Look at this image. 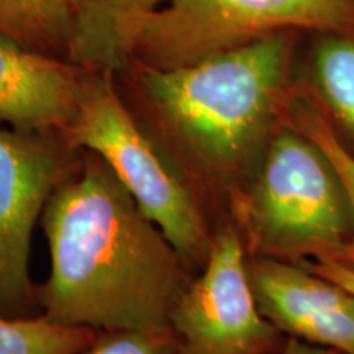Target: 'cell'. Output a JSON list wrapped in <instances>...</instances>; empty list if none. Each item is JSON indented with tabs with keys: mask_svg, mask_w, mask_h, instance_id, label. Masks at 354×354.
<instances>
[{
	"mask_svg": "<svg viewBox=\"0 0 354 354\" xmlns=\"http://www.w3.org/2000/svg\"><path fill=\"white\" fill-rule=\"evenodd\" d=\"M292 32L197 63L158 69L130 61L115 86L133 117L218 230L284 122Z\"/></svg>",
	"mask_w": 354,
	"mask_h": 354,
	"instance_id": "cell-1",
	"label": "cell"
},
{
	"mask_svg": "<svg viewBox=\"0 0 354 354\" xmlns=\"http://www.w3.org/2000/svg\"><path fill=\"white\" fill-rule=\"evenodd\" d=\"M39 227L51 266L35 299L39 315L59 325L169 328L172 308L197 276L91 149L48 201Z\"/></svg>",
	"mask_w": 354,
	"mask_h": 354,
	"instance_id": "cell-2",
	"label": "cell"
},
{
	"mask_svg": "<svg viewBox=\"0 0 354 354\" xmlns=\"http://www.w3.org/2000/svg\"><path fill=\"white\" fill-rule=\"evenodd\" d=\"M246 254L286 263L333 259L353 238L346 192L326 154L286 120L232 209Z\"/></svg>",
	"mask_w": 354,
	"mask_h": 354,
	"instance_id": "cell-3",
	"label": "cell"
},
{
	"mask_svg": "<svg viewBox=\"0 0 354 354\" xmlns=\"http://www.w3.org/2000/svg\"><path fill=\"white\" fill-rule=\"evenodd\" d=\"M71 138L105 159L141 212L192 271L209 259L216 228L165 154L146 135L115 86V74L86 71Z\"/></svg>",
	"mask_w": 354,
	"mask_h": 354,
	"instance_id": "cell-4",
	"label": "cell"
},
{
	"mask_svg": "<svg viewBox=\"0 0 354 354\" xmlns=\"http://www.w3.org/2000/svg\"><path fill=\"white\" fill-rule=\"evenodd\" d=\"M297 28L353 33L354 0H167L140 26L131 59L180 68Z\"/></svg>",
	"mask_w": 354,
	"mask_h": 354,
	"instance_id": "cell-5",
	"label": "cell"
},
{
	"mask_svg": "<svg viewBox=\"0 0 354 354\" xmlns=\"http://www.w3.org/2000/svg\"><path fill=\"white\" fill-rule=\"evenodd\" d=\"M84 151L66 133L0 128V317L39 315L33 233L53 194L81 169Z\"/></svg>",
	"mask_w": 354,
	"mask_h": 354,
	"instance_id": "cell-6",
	"label": "cell"
},
{
	"mask_svg": "<svg viewBox=\"0 0 354 354\" xmlns=\"http://www.w3.org/2000/svg\"><path fill=\"white\" fill-rule=\"evenodd\" d=\"M169 328L179 354H281L289 336L256 302L241 234L216 230L209 259L172 308Z\"/></svg>",
	"mask_w": 354,
	"mask_h": 354,
	"instance_id": "cell-7",
	"label": "cell"
},
{
	"mask_svg": "<svg viewBox=\"0 0 354 354\" xmlns=\"http://www.w3.org/2000/svg\"><path fill=\"white\" fill-rule=\"evenodd\" d=\"M261 313L289 338L354 354V294L307 266L248 256Z\"/></svg>",
	"mask_w": 354,
	"mask_h": 354,
	"instance_id": "cell-8",
	"label": "cell"
},
{
	"mask_svg": "<svg viewBox=\"0 0 354 354\" xmlns=\"http://www.w3.org/2000/svg\"><path fill=\"white\" fill-rule=\"evenodd\" d=\"M86 71L0 38V125L69 135Z\"/></svg>",
	"mask_w": 354,
	"mask_h": 354,
	"instance_id": "cell-9",
	"label": "cell"
},
{
	"mask_svg": "<svg viewBox=\"0 0 354 354\" xmlns=\"http://www.w3.org/2000/svg\"><path fill=\"white\" fill-rule=\"evenodd\" d=\"M167 0H76L71 63L117 74L133 57L143 21Z\"/></svg>",
	"mask_w": 354,
	"mask_h": 354,
	"instance_id": "cell-10",
	"label": "cell"
},
{
	"mask_svg": "<svg viewBox=\"0 0 354 354\" xmlns=\"http://www.w3.org/2000/svg\"><path fill=\"white\" fill-rule=\"evenodd\" d=\"M290 82L315 102L354 153V35L322 33L310 53L305 77H292Z\"/></svg>",
	"mask_w": 354,
	"mask_h": 354,
	"instance_id": "cell-11",
	"label": "cell"
},
{
	"mask_svg": "<svg viewBox=\"0 0 354 354\" xmlns=\"http://www.w3.org/2000/svg\"><path fill=\"white\" fill-rule=\"evenodd\" d=\"M76 0H0V38L38 55L71 61Z\"/></svg>",
	"mask_w": 354,
	"mask_h": 354,
	"instance_id": "cell-12",
	"label": "cell"
},
{
	"mask_svg": "<svg viewBox=\"0 0 354 354\" xmlns=\"http://www.w3.org/2000/svg\"><path fill=\"white\" fill-rule=\"evenodd\" d=\"M284 118L299 131H302L305 136H308L326 154L342 180L349 209H351L353 238L333 261L354 269V153L339 140L338 133L335 131L322 110L317 107L315 102L305 95L302 91H299L297 87L292 86V82L286 102Z\"/></svg>",
	"mask_w": 354,
	"mask_h": 354,
	"instance_id": "cell-13",
	"label": "cell"
},
{
	"mask_svg": "<svg viewBox=\"0 0 354 354\" xmlns=\"http://www.w3.org/2000/svg\"><path fill=\"white\" fill-rule=\"evenodd\" d=\"M95 335L97 330L59 325L43 315L0 317V354H74Z\"/></svg>",
	"mask_w": 354,
	"mask_h": 354,
	"instance_id": "cell-14",
	"label": "cell"
},
{
	"mask_svg": "<svg viewBox=\"0 0 354 354\" xmlns=\"http://www.w3.org/2000/svg\"><path fill=\"white\" fill-rule=\"evenodd\" d=\"M74 354H179V348L171 328H115L97 331Z\"/></svg>",
	"mask_w": 354,
	"mask_h": 354,
	"instance_id": "cell-15",
	"label": "cell"
},
{
	"mask_svg": "<svg viewBox=\"0 0 354 354\" xmlns=\"http://www.w3.org/2000/svg\"><path fill=\"white\" fill-rule=\"evenodd\" d=\"M312 269L313 272L320 274L322 277L330 279V281L336 282V284L343 286L351 294H354V269L348 268V266L336 263L333 259H318V261H305L300 263Z\"/></svg>",
	"mask_w": 354,
	"mask_h": 354,
	"instance_id": "cell-16",
	"label": "cell"
},
{
	"mask_svg": "<svg viewBox=\"0 0 354 354\" xmlns=\"http://www.w3.org/2000/svg\"><path fill=\"white\" fill-rule=\"evenodd\" d=\"M281 354H338V353L333 351V349L305 343L302 339L289 338Z\"/></svg>",
	"mask_w": 354,
	"mask_h": 354,
	"instance_id": "cell-17",
	"label": "cell"
},
{
	"mask_svg": "<svg viewBox=\"0 0 354 354\" xmlns=\"http://www.w3.org/2000/svg\"><path fill=\"white\" fill-rule=\"evenodd\" d=\"M338 354H339V353H338Z\"/></svg>",
	"mask_w": 354,
	"mask_h": 354,
	"instance_id": "cell-18",
	"label": "cell"
}]
</instances>
